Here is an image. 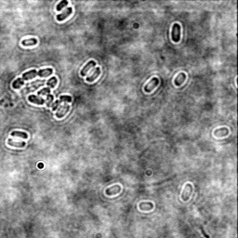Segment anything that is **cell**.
<instances>
[{
    "label": "cell",
    "instance_id": "7a4b0ae2",
    "mask_svg": "<svg viewBox=\"0 0 238 238\" xmlns=\"http://www.w3.org/2000/svg\"><path fill=\"white\" fill-rule=\"evenodd\" d=\"M193 187L192 184H190V183L185 184L184 188H183V191L182 193V195H181L182 201L186 202V201H188L190 199V197H191V195L193 193Z\"/></svg>",
    "mask_w": 238,
    "mask_h": 238
},
{
    "label": "cell",
    "instance_id": "e0dca14e",
    "mask_svg": "<svg viewBox=\"0 0 238 238\" xmlns=\"http://www.w3.org/2000/svg\"><path fill=\"white\" fill-rule=\"evenodd\" d=\"M37 44V39L34 37L28 38V39H24L22 41V45L24 47H31V46H35Z\"/></svg>",
    "mask_w": 238,
    "mask_h": 238
},
{
    "label": "cell",
    "instance_id": "44dd1931",
    "mask_svg": "<svg viewBox=\"0 0 238 238\" xmlns=\"http://www.w3.org/2000/svg\"><path fill=\"white\" fill-rule=\"evenodd\" d=\"M50 87H45V88H43V89H41V90H39L38 92H37V95L38 96H41V95H46V96H48L49 94H50Z\"/></svg>",
    "mask_w": 238,
    "mask_h": 238
},
{
    "label": "cell",
    "instance_id": "603a6c76",
    "mask_svg": "<svg viewBox=\"0 0 238 238\" xmlns=\"http://www.w3.org/2000/svg\"><path fill=\"white\" fill-rule=\"evenodd\" d=\"M201 232H202V234H203V235H204L205 237H206V238H210V237H209V235H208V234H207V233H206V232H205V231L203 230V228H201Z\"/></svg>",
    "mask_w": 238,
    "mask_h": 238
},
{
    "label": "cell",
    "instance_id": "277c9868",
    "mask_svg": "<svg viewBox=\"0 0 238 238\" xmlns=\"http://www.w3.org/2000/svg\"><path fill=\"white\" fill-rule=\"evenodd\" d=\"M72 100H73V99H72V97H71L70 95H62V96H61L60 99H59L58 101H56L55 103H53L52 111H56L61 103L64 102L65 103H71Z\"/></svg>",
    "mask_w": 238,
    "mask_h": 238
},
{
    "label": "cell",
    "instance_id": "ba28073f",
    "mask_svg": "<svg viewBox=\"0 0 238 238\" xmlns=\"http://www.w3.org/2000/svg\"><path fill=\"white\" fill-rule=\"evenodd\" d=\"M120 192H121V186L118 185V184H115V185L111 186V187L107 188L105 190V194L108 195V196H111V195L118 194Z\"/></svg>",
    "mask_w": 238,
    "mask_h": 238
},
{
    "label": "cell",
    "instance_id": "9c48e42d",
    "mask_svg": "<svg viewBox=\"0 0 238 238\" xmlns=\"http://www.w3.org/2000/svg\"><path fill=\"white\" fill-rule=\"evenodd\" d=\"M28 101L32 103H34V104H38V105H42L45 103L46 100L42 97H39L37 95H30L28 97Z\"/></svg>",
    "mask_w": 238,
    "mask_h": 238
},
{
    "label": "cell",
    "instance_id": "8992f818",
    "mask_svg": "<svg viewBox=\"0 0 238 238\" xmlns=\"http://www.w3.org/2000/svg\"><path fill=\"white\" fill-rule=\"evenodd\" d=\"M70 110V105L67 103H64L63 105H60L57 109L56 112V117L57 118H62L63 116H65V114L69 112Z\"/></svg>",
    "mask_w": 238,
    "mask_h": 238
},
{
    "label": "cell",
    "instance_id": "2e32d148",
    "mask_svg": "<svg viewBox=\"0 0 238 238\" xmlns=\"http://www.w3.org/2000/svg\"><path fill=\"white\" fill-rule=\"evenodd\" d=\"M100 75H101V69H100V67H96V68L94 69V72L92 73V75L89 76V77H87L86 80H87V82L91 83V82H93L95 79H97V77H98Z\"/></svg>",
    "mask_w": 238,
    "mask_h": 238
},
{
    "label": "cell",
    "instance_id": "ffe728a7",
    "mask_svg": "<svg viewBox=\"0 0 238 238\" xmlns=\"http://www.w3.org/2000/svg\"><path fill=\"white\" fill-rule=\"evenodd\" d=\"M67 6H68V1H66V0H63V1L60 2V3L57 5V7H56V9H57V11H60V10H61L63 8H66Z\"/></svg>",
    "mask_w": 238,
    "mask_h": 238
},
{
    "label": "cell",
    "instance_id": "52a82bcc",
    "mask_svg": "<svg viewBox=\"0 0 238 238\" xmlns=\"http://www.w3.org/2000/svg\"><path fill=\"white\" fill-rule=\"evenodd\" d=\"M158 84H159V79L157 78V77H154V78H152V79L150 80V81L146 84V86L144 87V91H145V92H147V93L152 92V91H153V89L158 86Z\"/></svg>",
    "mask_w": 238,
    "mask_h": 238
},
{
    "label": "cell",
    "instance_id": "d6986e66",
    "mask_svg": "<svg viewBox=\"0 0 238 238\" xmlns=\"http://www.w3.org/2000/svg\"><path fill=\"white\" fill-rule=\"evenodd\" d=\"M57 83H58V80H57L56 77H52L51 78H50V79L46 82V84H47L48 87H50V89H51V88H54V87H56Z\"/></svg>",
    "mask_w": 238,
    "mask_h": 238
},
{
    "label": "cell",
    "instance_id": "5bb4252c",
    "mask_svg": "<svg viewBox=\"0 0 238 238\" xmlns=\"http://www.w3.org/2000/svg\"><path fill=\"white\" fill-rule=\"evenodd\" d=\"M186 80V75L184 73H180L177 77H176V78L174 80V84L177 86V87H180V86H182L183 83H184V81Z\"/></svg>",
    "mask_w": 238,
    "mask_h": 238
},
{
    "label": "cell",
    "instance_id": "30bf717a",
    "mask_svg": "<svg viewBox=\"0 0 238 238\" xmlns=\"http://www.w3.org/2000/svg\"><path fill=\"white\" fill-rule=\"evenodd\" d=\"M95 66H96V61H89L82 68L81 72H80L81 77H85V76L87 74V72H88L92 67H95Z\"/></svg>",
    "mask_w": 238,
    "mask_h": 238
},
{
    "label": "cell",
    "instance_id": "3957f363",
    "mask_svg": "<svg viewBox=\"0 0 238 238\" xmlns=\"http://www.w3.org/2000/svg\"><path fill=\"white\" fill-rule=\"evenodd\" d=\"M45 82H47V81H44V80H36V81L32 82L31 84L27 85L26 87L24 88V89H25V92L34 91V90L38 89L40 87H42V86L45 84Z\"/></svg>",
    "mask_w": 238,
    "mask_h": 238
},
{
    "label": "cell",
    "instance_id": "4fadbf2b",
    "mask_svg": "<svg viewBox=\"0 0 238 238\" xmlns=\"http://www.w3.org/2000/svg\"><path fill=\"white\" fill-rule=\"evenodd\" d=\"M214 135L216 137H219V138H221V137H226L229 135V130L227 128H220V129H218L214 131Z\"/></svg>",
    "mask_w": 238,
    "mask_h": 238
},
{
    "label": "cell",
    "instance_id": "6da1fadb",
    "mask_svg": "<svg viewBox=\"0 0 238 238\" xmlns=\"http://www.w3.org/2000/svg\"><path fill=\"white\" fill-rule=\"evenodd\" d=\"M35 77H39V71L36 70H30L28 72H25L23 74V76L17 79H15L12 83V87L15 89H19L23 87V85L24 84V82L26 80H30L34 78Z\"/></svg>",
    "mask_w": 238,
    "mask_h": 238
},
{
    "label": "cell",
    "instance_id": "8fae6325",
    "mask_svg": "<svg viewBox=\"0 0 238 238\" xmlns=\"http://www.w3.org/2000/svg\"><path fill=\"white\" fill-rule=\"evenodd\" d=\"M72 11H73L72 8H66V9H65L64 11H62L61 14L57 15V20H58L59 22H62V21H64L66 18H68V17L71 15Z\"/></svg>",
    "mask_w": 238,
    "mask_h": 238
},
{
    "label": "cell",
    "instance_id": "9a60e30c",
    "mask_svg": "<svg viewBox=\"0 0 238 238\" xmlns=\"http://www.w3.org/2000/svg\"><path fill=\"white\" fill-rule=\"evenodd\" d=\"M8 144L11 147H15V148H23L26 145L25 141H14L11 139L8 140Z\"/></svg>",
    "mask_w": 238,
    "mask_h": 238
},
{
    "label": "cell",
    "instance_id": "ac0fdd59",
    "mask_svg": "<svg viewBox=\"0 0 238 238\" xmlns=\"http://www.w3.org/2000/svg\"><path fill=\"white\" fill-rule=\"evenodd\" d=\"M10 135L12 137H20V138H23L24 140L28 139V134L26 132H24V131H18V130H15V131H12L10 133Z\"/></svg>",
    "mask_w": 238,
    "mask_h": 238
},
{
    "label": "cell",
    "instance_id": "7c38bea8",
    "mask_svg": "<svg viewBox=\"0 0 238 238\" xmlns=\"http://www.w3.org/2000/svg\"><path fill=\"white\" fill-rule=\"evenodd\" d=\"M139 208L142 211H149L154 209V204L151 202H141L139 204Z\"/></svg>",
    "mask_w": 238,
    "mask_h": 238
},
{
    "label": "cell",
    "instance_id": "5b68a950",
    "mask_svg": "<svg viewBox=\"0 0 238 238\" xmlns=\"http://www.w3.org/2000/svg\"><path fill=\"white\" fill-rule=\"evenodd\" d=\"M172 40L174 42H179L180 39H181V26L179 24H173V27H172Z\"/></svg>",
    "mask_w": 238,
    "mask_h": 238
},
{
    "label": "cell",
    "instance_id": "7402d4cb",
    "mask_svg": "<svg viewBox=\"0 0 238 238\" xmlns=\"http://www.w3.org/2000/svg\"><path fill=\"white\" fill-rule=\"evenodd\" d=\"M53 100H54V96H53V95L49 94V95L47 96L46 103H47V106H48V107H51V105L53 104Z\"/></svg>",
    "mask_w": 238,
    "mask_h": 238
}]
</instances>
